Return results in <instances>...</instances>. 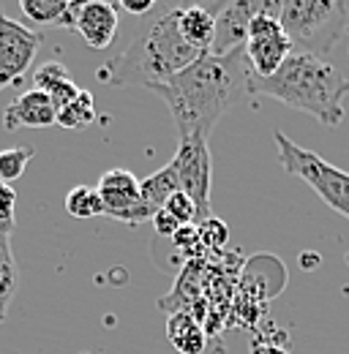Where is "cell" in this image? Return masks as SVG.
<instances>
[{
	"label": "cell",
	"instance_id": "obj_27",
	"mask_svg": "<svg viewBox=\"0 0 349 354\" xmlns=\"http://www.w3.org/2000/svg\"><path fill=\"white\" fill-rule=\"evenodd\" d=\"M153 226H156V232H159L161 237H170V240L174 237V232L180 229V223L174 221L170 213H164V210H159V213L153 216Z\"/></svg>",
	"mask_w": 349,
	"mask_h": 354
},
{
	"label": "cell",
	"instance_id": "obj_22",
	"mask_svg": "<svg viewBox=\"0 0 349 354\" xmlns=\"http://www.w3.org/2000/svg\"><path fill=\"white\" fill-rule=\"evenodd\" d=\"M17 226V191L0 183V240H8Z\"/></svg>",
	"mask_w": 349,
	"mask_h": 354
},
{
	"label": "cell",
	"instance_id": "obj_7",
	"mask_svg": "<svg viewBox=\"0 0 349 354\" xmlns=\"http://www.w3.org/2000/svg\"><path fill=\"white\" fill-rule=\"evenodd\" d=\"M243 52L254 77H273L284 66V60L292 55V44L276 14L265 11L251 19Z\"/></svg>",
	"mask_w": 349,
	"mask_h": 354
},
{
	"label": "cell",
	"instance_id": "obj_28",
	"mask_svg": "<svg viewBox=\"0 0 349 354\" xmlns=\"http://www.w3.org/2000/svg\"><path fill=\"white\" fill-rule=\"evenodd\" d=\"M80 8H82V3H80V0H71V3H69V8H66V14L60 17L57 28H77V17H80Z\"/></svg>",
	"mask_w": 349,
	"mask_h": 354
},
{
	"label": "cell",
	"instance_id": "obj_12",
	"mask_svg": "<svg viewBox=\"0 0 349 354\" xmlns=\"http://www.w3.org/2000/svg\"><path fill=\"white\" fill-rule=\"evenodd\" d=\"M118 22H120L118 6L104 3V0H87L80 8L74 30H80V36L85 39L90 49H107L118 33Z\"/></svg>",
	"mask_w": 349,
	"mask_h": 354
},
{
	"label": "cell",
	"instance_id": "obj_10",
	"mask_svg": "<svg viewBox=\"0 0 349 354\" xmlns=\"http://www.w3.org/2000/svg\"><path fill=\"white\" fill-rule=\"evenodd\" d=\"M265 11L276 14L281 11V0H235V3H224L216 14V36L211 55H229L246 46L249 39V28L251 19L260 17Z\"/></svg>",
	"mask_w": 349,
	"mask_h": 354
},
{
	"label": "cell",
	"instance_id": "obj_1",
	"mask_svg": "<svg viewBox=\"0 0 349 354\" xmlns=\"http://www.w3.org/2000/svg\"><path fill=\"white\" fill-rule=\"evenodd\" d=\"M249 60L246 52L199 55L188 68L170 82L147 88L167 106L177 129V139H208L216 123L249 98Z\"/></svg>",
	"mask_w": 349,
	"mask_h": 354
},
{
	"label": "cell",
	"instance_id": "obj_4",
	"mask_svg": "<svg viewBox=\"0 0 349 354\" xmlns=\"http://www.w3.org/2000/svg\"><path fill=\"white\" fill-rule=\"evenodd\" d=\"M278 22L292 52L322 57L347 33V6L341 0H281Z\"/></svg>",
	"mask_w": 349,
	"mask_h": 354
},
{
	"label": "cell",
	"instance_id": "obj_25",
	"mask_svg": "<svg viewBox=\"0 0 349 354\" xmlns=\"http://www.w3.org/2000/svg\"><path fill=\"white\" fill-rule=\"evenodd\" d=\"M174 248L183 251V257H194V254H202V243H199V232H197V223H188V226H180L172 237Z\"/></svg>",
	"mask_w": 349,
	"mask_h": 354
},
{
	"label": "cell",
	"instance_id": "obj_9",
	"mask_svg": "<svg viewBox=\"0 0 349 354\" xmlns=\"http://www.w3.org/2000/svg\"><path fill=\"white\" fill-rule=\"evenodd\" d=\"M42 41V33L25 28L22 22H14L0 8V90L25 77Z\"/></svg>",
	"mask_w": 349,
	"mask_h": 354
},
{
	"label": "cell",
	"instance_id": "obj_18",
	"mask_svg": "<svg viewBox=\"0 0 349 354\" xmlns=\"http://www.w3.org/2000/svg\"><path fill=\"white\" fill-rule=\"evenodd\" d=\"M66 213L77 221H85V218H98L104 216V205H101V196L93 185H77L66 194Z\"/></svg>",
	"mask_w": 349,
	"mask_h": 354
},
{
	"label": "cell",
	"instance_id": "obj_5",
	"mask_svg": "<svg viewBox=\"0 0 349 354\" xmlns=\"http://www.w3.org/2000/svg\"><path fill=\"white\" fill-rule=\"evenodd\" d=\"M273 139H276L278 161H281L284 172L303 180L305 185H311L316 191V196L330 210H336L339 216L349 218V172L328 164L314 150H305L301 145H295L289 136H284L281 131L273 133Z\"/></svg>",
	"mask_w": 349,
	"mask_h": 354
},
{
	"label": "cell",
	"instance_id": "obj_19",
	"mask_svg": "<svg viewBox=\"0 0 349 354\" xmlns=\"http://www.w3.org/2000/svg\"><path fill=\"white\" fill-rule=\"evenodd\" d=\"M17 262H14V254H11V243L8 240H0V322L8 316V306H11V297L17 292Z\"/></svg>",
	"mask_w": 349,
	"mask_h": 354
},
{
	"label": "cell",
	"instance_id": "obj_16",
	"mask_svg": "<svg viewBox=\"0 0 349 354\" xmlns=\"http://www.w3.org/2000/svg\"><path fill=\"white\" fill-rule=\"evenodd\" d=\"M180 191V183H177V175H174V169L167 164V167H161L159 172H153V175H147L145 180H139V194H142V202L153 210V213H159L164 205H167V199Z\"/></svg>",
	"mask_w": 349,
	"mask_h": 354
},
{
	"label": "cell",
	"instance_id": "obj_14",
	"mask_svg": "<svg viewBox=\"0 0 349 354\" xmlns=\"http://www.w3.org/2000/svg\"><path fill=\"white\" fill-rule=\"evenodd\" d=\"M33 88L46 93L52 98L55 109H63L66 104H71L82 90L66 74V68L60 63H44L42 68L33 74Z\"/></svg>",
	"mask_w": 349,
	"mask_h": 354
},
{
	"label": "cell",
	"instance_id": "obj_13",
	"mask_svg": "<svg viewBox=\"0 0 349 354\" xmlns=\"http://www.w3.org/2000/svg\"><path fill=\"white\" fill-rule=\"evenodd\" d=\"M177 28L183 41L191 46L194 52L205 55L213 46V36H216V14L205 6H186L177 8Z\"/></svg>",
	"mask_w": 349,
	"mask_h": 354
},
{
	"label": "cell",
	"instance_id": "obj_20",
	"mask_svg": "<svg viewBox=\"0 0 349 354\" xmlns=\"http://www.w3.org/2000/svg\"><path fill=\"white\" fill-rule=\"evenodd\" d=\"M71 0H19V11L22 17H28L30 22L39 25H55L60 22V17L66 14Z\"/></svg>",
	"mask_w": 349,
	"mask_h": 354
},
{
	"label": "cell",
	"instance_id": "obj_17",
	"mask_svg": "<svg viewBox=\"0 0 349 354\" xmlns=\"http://www.w3.org/2000/svg\"><path fill=\"white\" fill-rule=\"evenodd\" d=\"M96 120V101L87 90H80V95L66 104L63 109H57V126L66 129V131H82L90 123Z\"/></svg>",
	"mask_w": 349,
	"mask_h": 354
},
{
	"label": "cell",
	"instance_id": "obj_26",
	"mask_svg": "<svg viewBox=\"0 0 349 354\" xmlns=\"http://www.w3.org/2000/svg\"><path fill=\"white\" fill-rule=\"evenodd\" d=\"M251 354H292L287 349V344H281V341H270V338H265V335H257L254 341H251Z\"/></svg>",
	"mask_w": 349,
	"mask_h": 354
},
{
	"label": "cell",
	"instance_id": "obj_8",
	"mask_svg": "<svg viewBox=\"0 0 349 354\" xmlns=\"http://www.w3.org/2000/svg\"><path fill=\"white\" fill-rule=\"evenodd\" d=\"M101 205H104V216L120 223H145L153 221V210L142 202L139 194V180L131 175L129 169H109L104 172L98 185H96Z\"/></svg>",
	"mask_w": 349,
	"mask_h": 354
},
{
	"label": "cell",
	"instance_id": "obj_24",
	"mask_svg": "<svg viewBox=\"0 0 349 354\" xmlns=\"http://www.w3.org/2000/svg\"><path fill=\"white\" fill-rule=\"evenodd\" d=\"M164 213H170L174 221L180 223V226H188V223H197V207H194V202L183 194V191H177L172 194L170 199H167V205L161 207Z\"/></svg>",
	"mask_w": 349,
	"mask_h": 354
},
{
	"label": "cell",
	"instance_id": "obj_21",
	"mask_svg": "<svg viewBox=\"0 0 349 354\" xmlns=\"http://www.w3.org/2000/svg\"><path fill=\"white\" fill-rule=\"evenodd\" d=\"M33 158V147L22 145V147H11V150H0V183H11L25 175V167Z\"/></svg>",
	"mask_w": 349,
	"mask_h": 354
},
{
	"label": "cell",
	"instance_id": "obj_23",
	"mask_svg": "<svg viewBox=\"0 0 349 354\" xmlns=\"http://www.w3.org/2000/svg\"><path fill=\"white\" fill-rule=\"evenodd\" d=\"M197 232H199V243L202 248H211V251H218L226 245L229 240V226L221 221V218H208V221L197 223Z\"/></svg>",
	"mask_w": 349,
	"mask_h": 354
},
{
	"label": "cell",
	"instance_id": "obj_11",
	"mask_svg": "<svg viewBox=\"0 0 349 354\" xmlns=\"http://www.w3.org/2000/svg\"><path fill=\"white\" fill-rule=\"evenodd\" d=\"M57 120V109L52 104V98L42 90L30 88L19 93L3 112V129L6 131H17V129H46L55 126Z\"/></svg>",
	"mask_w": 349,
	"mask_h": 354
},
{
	"label": "cell",
	"instance_id": "obj_15",
	"mask_svg": "<svg viewBox=\"0 0 349 354\" xmlns=\"http://www.w3.org/2000/svg\"><path fill=\"white\" fill-rule=\"evenodd\" d=\"M167 338L180 354H205V330L194 319V313L180 310L172 313L167 322Z\"/></svg>",
	"mask_w": 349,
	"mask_h": 354
},
{
	"label": "cell",
	"instance_id": "obj_29",
	"mask_svg": "<svg viewBox=\"0 0 349 354\" xmlns=\"http://www.w3.org/2000/svg\"><path fill=\"white\" fill-rule=\"evenodd\" d=\"M118 8H123L129 14H147L153 8V0H123V3H118Z\"/></svg>",
	"mask_w": 349,
	"mask_h": 354
},
{
	"label": "cell",
	"instance_id": "obj_3",
	"mask_svg": "<svg viewBox=\"0 0 349 354\" xmlns=\"http://www.w3.org/2000/svg\"><path fill=\"white\" fill-rule=\"evenodd\" d=\"M199 52L183 41L180 28H177V8L159 17L136 41L126 46L115 60L107 63L101 71V80L109 82L112 88H153L170 82L174 74L188 68Z\"/></svg>",
	"mask_w": 349,
	"mask_h": 354
},
{
	"label": "cell",
	"instance_id": "obj_2",
	"mask_svg": "<svg viewBox=\"0 0 349 354\" xmlns=\"http://www.w3.org/2000/svg\"><path fill=\"white\" fill-rule=\"evenodd\" d=\"M349 80L325 57L292 52L273 77H249V95H267L289 109L316 118L322 126L344 120Z\"/></svg>",
	"mask_w": 349,
	"mask_h": 354
},
{
	"label": "cell",
	"instance_id": "obj_6",
	"mask_svg": "<svg viewBox=\"0 0 349 354\" xmlns=\"http://www.w3.org/2000/svg\"><path fill=\"white\" fill-rule=\"evenodd\" d=\"M177 175L180 191L194 202L197 207V223L213 218L211 213V185H213V158L208 139H177V153L170 161Z\"/></svg>",
	"mask_w": 349,
	"mask_h": 354
}]
</instances>
